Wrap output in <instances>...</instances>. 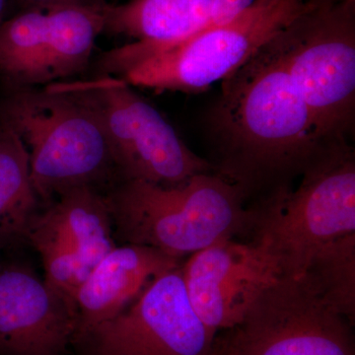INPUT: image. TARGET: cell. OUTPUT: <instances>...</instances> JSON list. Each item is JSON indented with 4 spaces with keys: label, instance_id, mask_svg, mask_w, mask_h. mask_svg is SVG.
I'll return each instance as SVG.
<instances>
[{
    "label": "cell",
    "instance_id": "obj_1",
    "mask_svg": "<svg viewBox=\"0 0 355 355\" xmlns=\"http://www.w3.org/2000/svg\"><path fill=\"white\" fill-rule=\"evenodd\" d=\"M279 33L221 81L212 110L214 171L237 184L248 205L289 187L330 144L318 137Z\"/></svg>",
    "mask_w": 355,
    "mask_h": 355
},
{
    "label": "cell",
    "instance_id": "obj_2",
    "mask_svg": "<svg viewBox=\"0 0 355 355\" xmlns=\"http://www.w3.org/2000/svg\"><path fill=\"white\" fill-rule=\"evenodd\" d=\"M105 197L114 239L179 260L222 240H244L250 226L244 193L214 171L175 188L121 180Z\"/></svg>",
    "mask_w": 355,
    "mask_h": 355
},
{
    "label": "cell",
    "instance_id": "obj_3",
    "mask_svg": "<svg viewBox=\"0 0 355 355\" xmlns=\"http://www.w3.org/2000/svg\"><path fill=\"white\" fill-rule=\"evenodd\" d=\"M289 187L248 205L243 241L258 245L282 277H299L318 250L355 233V159L347 140L331 142Z\"/></svg>",
    "mask_w": 355,
    "mask_h": 355
},
{
    "label": "cell",
    "instance_id": "obj_4",
    "mask_svg": "<svg viewBox=\"0 0 355 355\" xmlns=\"http://www.w3.org/2000/svg\"><path fill=\"white\" fill-rule=\"evenodd\" d=\"M2 116L27 148L39 200L50 202L77 187L96 188L116 171L99 119L64 86L22 89L7 100Z\"/></svg>",
    "mask_w": 355,
    "mask_h": 355
},
{
    "label": "cell",
    "instance_id": "obj_5",
    "mask_svg": "<svg viewBox=\"0 0 355 355\" xmlns=\"http://www.w3.org/2000/svg\"><path fill=\"white\" fill-rule=\"evenodd\" d=\"M279 36L318 137L345 140L354 121V3H310Z\"/></svg>",
    "mask_w": 355,
    "mask_h": 355
},
{
    "label": "cell",
    "instance_id": "obj_6",
    "mask_svg": "<svg viewBox=\"0 0 355 355\" xmlns=\"http://www.w3.org/2000/svg\"><path fill=\"white\" fill-rule=\"evenodd\" d=\"M121 78L67 84L99 119L121 180H137L175 188L202 173L211 163L184 144L157 109Z\"/></svg>",
    "mask_w": 355,
    "mask_h": 355
},
{
    "label": "cell",
    "instance_id": "obj_7",
    "mask_svg": "<svg viewBox=\"0 0 355 355\" xmlns=\"http://www.w3.org/2000/svg\"><path fill=\"white\" fill-rule=\"evenodd\" d=\"M309 6L308 0H254L228 24L140 58L118 76L130 85L200 92L223 80Z\"/></svg>",
    "mask_w": 355,
    "mask_h": 355
},
{
    "label": "cell",
    "instance_id": "obj_8",
    "mask_svg": "<svg viewBox=\"0 0 355 355\" xmlns=\"http://www.w3.org/2000/svg\"><path fill=\"white\" fill-rule=\"evenodd\" d=\"M350 322L308 286L284 277L261 292L237 324L216 336V355H355Z\"/></svg>",
    "mask_w": 355,
    "mask_h": 355
},
{
    "label": "cell",
    "instance_id": "obj_9",
    "mask_svg": "<svg viewBox=\"0 0 355 355\" xmlns=\"http://www.w3.org/2000/svg\"><path fill=\"white\" fill-rule=\"evenodd\" d=\"M105 14L98 6L38 8L0 26V72L26 88L80 73Z\"/></svg>",
    "mask_w": 355,
    "mask_h": 355
},
{
    "label": "cell",
    "instance_id": "obj_10",
    "mask_svg": "<svg viewBox=\"0 0 355 355\" xmlns=\"http://www.w3.org/2000/svg\"><path fill=\"white\" fill-rule=\"evenodd\" d=\"M216 335L193 309L181 266L77 345L86 355H209Z\"/></svg>",
    "mask_w": 355,
    "mask_h": 355
},
{
    "label": "cell",
    "instance_id": "obj_11",
    "mask_svg": "<svg viewBox=\"0 0 355 355\" xmlns=\"http://www.w3.org/2000/svg\"><path fill=\"white\" fill-rule=\"evenodd\" d=\"M26 242L41 257L46 284L73 304L84 279L118 246L106 197L88 186L65 191L38 212Z\"/></svg>",
    "mask_w": 355,
    "mask_h": 355
},
{
    "label": "cell",
    "instance_id": "obj_12",
    "mask_svg": "<svg viewBox=\"0 0 355 355\" xmlns=\"http://www.w3.org/2000/svg\"><path fill=\"white\" fill-rule=\"evenodd\" d=\"M198 316L214 333L239 323L261 292L282 277L272 258L252 242L222 240L182 265Z\"/></svg>",
    "mask_w": 355,
    "mask_h": 355
},
{
    "label": "cell",
    "instance_id": "obj_13",
    "mask_svg": "<svg viewBox=\"0 0 355 355\" xmlns=\"http://www.w3.org/2000/svg\"><path fill=\"white\" fill-rule=\"evenodd\" d=\"M76 306L26 266L0 268V355H67Z\"/></svg>",
    "mask_w": 355,
    "mask_h": 355
},
{
    "label": "cell",
    "instance_id": "obj_14",
    "mask_svg": "<svg viewBox=\"0 0 355 355\" xmlns=\"http://www.w3.org/2000/svg\"><path fill=\"white\" fill-rule=\"evenodd\" d=\"M182 265L183 260L154 248L132 244L114 248L76 292L73 345L130 307L160 275Z\"/></svg>",
    "mask_w": 355,
    "mask_h": 355
},
{
    "label": "cell",
    "instance_id": "obj_15",
    "mask_svg": "<svg viewBox=\"0 0 355 355\" xmlns=\"http://www.w3.org/2000/svg\"><path fill=\"white\" fill-rule=\"evenodd\" d=\"M211 0H133L104 6L105 29L135 42L104 55L103 69L118 74L140 58L168 50L198 34L209 19Z\"/></svg>",
    "mask_w": 355,
    "mask_h": 355
},
{
    "label": "cell",
    "instance_id": "obj_16",
    "mask_svg": "<svg viewBox=\"0 0 355 355\" xmlns=\"http://www.w3.org/2000/svg\"><path fill=\"white\" fill-rule=\"evenodd\" d=\"M27 148L12 128L0 127V248L26 242L38 214Z\"/></svg>",
    "mask_w": 355,
    "mask_h": 355
},
{
    "label": "cell",
    "instance_id": "obj_17",
    "mask_svg": "<svg viewBox=\"0 0 355 355\" xmlns=\"http://www.w3.org/2000/svg\"><path fill=\"white\" fill-rule=\"evenodd\" d=\"M301 277L324 303L354 323L355 233L342 236L318 250Z\"/></svg>",
    "mask_w": 355,
    "mask_h": 355
},
{
    "label": "cell",
    "instance_id": "obj_18",
    "mask_svg": "<svg viewBox=\"0 0 355 355\" xmlns=\"http://www.w3.org/2000/svg\"><path fill=\"white\" fill-rule=\"evenodd\" d=\"M254 2V0H211L207 25L198 34L228 24L247 10Z\"/></svg>",
    "mask_w": 355,
    "mask_h": 355
},
{
    "label": "cell",
    "instance_id": "obj_19",
    "mask_svg": "<svg viewBox=\"0 0 355 355\" xmlns=\"http://www.w3.org/2000/svg\"><path fill=\"white\" fill-rule=\"evenodd\" d=\"M28 1L40 6V8L64 6H94L89 3L87 0H28Z\"/></svg>",
    "mask_w": 355,
    "mask_h": 355
},
{
    "label": "cell",
    "instance_id": "obj_20",
    "mask_svg": "<svg viewBox=\"0 0 355 355\" xmlns=\"http://www.w3.org/2000/svg\"><path fill=\"white\" fill-rule=\"evenodd\" d=\"M308 1L314 4L340 3V2H352V3H354L355 0H308Z\"/></svg>",
    "mask_w": 355,
    "mask_h": 355
},
{
    "label": "cell",
    "instance_id": "obj_21",
    "mask_svg": "<svg viewBox=\"0 0 355 355\" xmlns=\"http://www.w3.org/2000/svg\"><path fill=\"white\" fill-rule=\"evenodd\" d=\"M6 0H0V19H1L2 14H3L4 8H6Z\"/></svg>",
    "mask_w": 355,
    "mask_h": 355
},
{
    "label": "cell",
    "instance_id": "obj_22",
    "mask_svg": "<svg viewBox=\"0 0 355 355\" xmlns=\"http://www.w3.org/2000/svg\"><path fill=\"white\" fill-rule=\"evenodd\" d=\"M209 355H216V354H214V352H210V354Z\"/></svg>",
    "mask_w": 355,
    "mask_h": 355
}]
</instances>
